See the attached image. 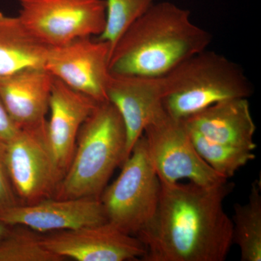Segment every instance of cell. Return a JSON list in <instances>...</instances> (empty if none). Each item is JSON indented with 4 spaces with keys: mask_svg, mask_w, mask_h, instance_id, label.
Listing matches in <instances>:
<instances>
[{
    "mask_svg": "<svg viewBox=\"0 0 261 261\" xmlns=\"http://www.w3.org/2000/svg\"><path fill=\"white\" fill-rule=\"evenodd\" d=\"M46 123L22 128L3 142L5 163L20 204L54 197L63 178L48 145Z\"/></svg>",
    "mask_w": 261,
    "mask_h": 261,
    "instance_id": "obj_8",
    "label": "cell"
},
{
    "mask_svg": "<svg viewBox=\"0 0 261 261\" xmlns=\"http://www.w3.org/2000/svg\"><path fill=\"white\" fill-rule=\"evenodd\" d=\"M166 112L185 120L215 103L248 98L252 84L239 65L207 49L187 58L161 76Z\"/></svg>",
    "mask_w": 261,
    "mask_h": 261,
    "instance_id": "obj_4",
    "label": "cell"
},
{
    "mask_svg": "<svg viewBox=\"0 0 261 261\" xmlns=\"http://www.w3.org/2000/svg\"><path fill=\"white\" fill-rule=\"evenodd\" d=\"M187 129L200 157L226 179L232 177L240 168L255 159L253 151L214 142L195 130Z\"/></svg>",
    "mask_w": 261,
    "mask_h": 261,
    "instance_id": "obj_18",
    "label": "cell"
},
{
    "mask_svg": "<svg viewBox=\"0 0 261 261\" xmlns=\"http://www.w3.org/2000/svg\"><path fill=\"white\" fill-rule=\"evenodd\" d=\"M44 246L65 259L78 261H125L145 255L143 244L137 237L118 229L111 223L76 229L55 231L42 236Z\"/></svg>",
    "mask_w": 261,
    "mask_h": 261,
    "instance_id": "obj_10",
    "label": "cell"
},
{
    "mask_svg": "<svg viewBox=\"0 0 261 261\" xmlns=\"http://www.w3.org/2000/svg\"><path fill=\"white\" fill-rule=\"evenodd\" d=\"M18 17L49 47L99 37L106 27L104 0H20Z\"/></svg>",
    "mask_w": 261,
    "mask_h": 261,
    "instance_id": "obj_7",
    "label": "cell"
},
{
    "mask_svg": "<svg viewBox=\"0 0 261 261\" xmlns=\"http://www.w3.org/2000/svg\"><path fill=\"white\" fill-rule=\"evenodd\" d=\"M0 221L43 233L94 226L107 222L108 219L100 198L51 197L0 211Z\"/></svg>",
    "mask_w": 261,
    "mask_h": 261,
    "instance_id": "obj_11",
    "label": "cell"
},
{
    "mask_svg": "<svg viewBox=\"0 0 261 261\" xmlns=\"http://www.w3.org/2000/svg\"><path fill=\"white\" fill-rule=\"evenodd\" d=\"M18 204L20 201L12 185L5 163L3 142H0V211Z\"/></svg>",
    "mask_w": 261,
    "mask_h": 261,
    "instance_id": "obj_21",
    "label": "cell"
},
{
    "mask_svg": "<svg viewBox=\"0 0 261 261\" xmlns=\"http://www.w3.org/2000/svg\"><path fill=\"white\" fill-rule=\"evenodd\" d=\"M261 187L252 184L249 200L233 205L232 241L240 250L242 261L261 260Z\"/></svg>",
    "mask_w": 261,
    "mask_h": 261,
    "instance_id": "obj_17",
    "label": "cell"
},
{
    "mask_svg": "<svg viewBox=\"0 0 261 261\" xmlns=\"http://www.w3.org/2000/svg\"><path fill=\"white\" fill-rule=\"evenodd\" d=\"M189 129L208 140L254 151L256 126L247 98L225 99L184 120Z\"/></svg>",
    "mask_w": 261,
    "mask_h": 261,
    "instance_id": "obj_15",
    "label": "cell"
},
{
    "mask_svg": "<svg viewBox=\"0 0 261 261\" xmlns=\"http://www.w3.org/2000/svg\"><path fill=\"white\" fill-rule=\"evenodd\" d=\"M121 166L119 176L106 187L100 200L108 222L136 237L153 219L161 190L143 135Z\"/></svg>",
    "mask_w": 261,
    "mask_h": 261,
    "instance_id": "obj_5",
    "label": "cell"
},
{
    "mask_svg": "<svg viewBox=\"0 0 261 261\" xmlns=\"http://www.w3.org/2000/svg\"><path fill=\"white\" fill-rule=\"evenodd\" d=\"M143 137L161 183L187 179L200 186L214 187L228 181L200 157L184 120L170 116L165 108L147 124Z\"/></svg>",
    "mask_w": 261,
    "mask_h": 261,
    "instance_id": "obj_6",
    "label": "cell"
},
{
    "mask_svg": "<svg viewBox=\"0 0 261 261\" xmlns=\"http://www.w3.org/2000/svg\"><path fill=\"white\" fill-rule=\"evenodd\" d=\"M49 47L29 32L18 16L0 12V77L44 67Z\"/></svg>",
    "mask_w": 261,
    "mask_h": 261,
    "instance_id": "obj_16",
    "label": "cell"
},
{
    "mask_svg": "<svg viewBox=\"0 0 261 261\" xmlns=\"http://www.w3.org/2000/svg\"><path fill=\"white\" fill-rule=\"evenodd\" d=\"M104 1L106 4V27L102 34L97 38L99 40L109 43L112 51L120 38L154 3L153 0Z\"/></svg>",
    "mask_w": 261,
    "mask_h": 261,
    "instance_id": "obj_20",
    "label": "cell"
},
{
    "mask_svg": "<svg viewBox=\"0 0 261 261\" xmlns=\"http://www.w3.org/2000/svg\"><path fill=\"white\" fill-rule=\"evenodd\" d=\"M19 130L20 128L11 119L0 99V142H6L11 140Z\"/></svg>",
    "mask_w": 261,
    "mask_h": 261,
    "instance_id": "obj_22",
    "label": "cell"
},
{
    "mask_svg": "<svg viewBox=\"0 0 261 261\" xmlns=\"http://www.w3.org/2000/svg\"><path fill=\"white\" fill-rule=\"evenodd\" d=\"M106 95L126 127V160L146 126L164 109L162 78L111 72Z\"/></svg>",
    "mask_w": 261,
    "mask_h": 261,
    "instance_id": "obj_12",
    "label": "cell"
},
{
    "mask_svg": "<svg viewBox=\"0 0 261 261\" xmlns=\"http://www.w3.org/2000/svg\"><path fill=\"white\" fill-rule=\"evenodd\" d=\"M234 184L214 187L161 183L152 221L137 235L145 261H224L232 241V222L224 202Z\"/></svg>",
    "mask_w": 261,
    "mask_h": 261,
    "instance_id": "obj_1",
    "label": "cell"
},
{
    "mask_svg": "<svg viewBox=\"0 0 261 261\" xmlns=\"http://www.w3.org/2000/svg\"><path fill=\"white\" fill-rule=\"evenodd\" d=\"M212 36L194 23L190 12L169 2L153 4L120 38L111 51V73L161 77L207 49Z\"/></svg>",
    "mask_w": 261,
    "mask_h": 261,
    "instance_id": "obj_2",
    "label": "cell"
},
{
    "mask_svg": "<svg viewBox=\"0 0 261 261\" xmlns=\"http://www.w3.org/2000/svg\"><path fill=\"white\" fill-rule=\"evenodd\" d=\"M64 259L47 250L42 236L21 226H12L0 241V261H62Z\"/></svg>",
    "mask_w": 261,
    "mask_h": 261,
    "instance_id": "obj_19",
    "label": "cell"
},
{
    "mask_svg": "<svg viewBox=\"0 0 261 261\" xmlns=\"http://www.w3.org/2000/svg\"><path fill=\"white\" fill-rule=\"evenodd\" d=\"M98 103L58 79L53 80L49 99L50 117L46 129L48 145L63 177L74 153L79 130Z\"/></svg>",
    "mask_w": 261,
    "mask_h": 261,
    "instance_id": "obj_13",
    "label": "cell"
},
{
    "mask_svg": "<svg viewBox=\"0 0 261 261\" xmlns=\"http://www.w3.org/2000/svg\"><path fill=\"white\" fill-rule=\"evenodd\" d=\"M11 228L12 226L5 224L4 223L0 221V241L3 240L10 233Z\"/></svg>",
    "mask_w": 261,
    "mask_h": 261,
    "instance_id": "obj_23",
    "label": "cell"
},
{
    "mask_svg": "<svg viewBox=\"0 0 261 261\" xmlns=\"http://www.w3.org/2000/svg\"><path fill=\"white\" fill-rule=\"evenodd\" d=\"M111 51V45L105 41L79 38L49 48L44 68L70 88L96 102H106Z\"/></svg>",
    "mask_w": 261,
    "mask_h": 261,
    "instance_id": "obj_9",
    "label": "cell"
},
{
    "mask_svg": "<svg viewBox=\"0 0 261 261\" xmlns=\"http://www.w3.org/2000/svg\"><path fill=\"white\" fill-rule=\"evenodd\" d=\"M126 130L109 101L98 103L81 126L74 153L55 198H100L116 168L126 161Z\"/></svg>",
    "mask_w": 261,
    "mask_h": 261,
    "instance_id": "obj_3",
    "label": "cell"
},
{
    "mask_svg": "<svg viewBox=\"0 0 261 261\" xmlns=\"http://www.w3.org/2000/svg\"><path fill=\"white\" fill-rule=\"evenodd\" d=\"M53 80L44 67L24 68L0 77V99L20 129L47 121Z\"/></svg>",
    "mask_w": 261,
    "mask_h": 261,
    "instance_id": "obj_14",
    "label": "cell"
}]
</instances>
